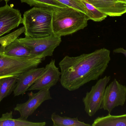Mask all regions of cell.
Returning a JSON list of instances; mask_svg holds the SVG:
<instances>
[{
	"instance_id": "603a6c76",
	"label": "cell",
	"mask_w": 126,
	"mask_h": 126,
	"mask_svg": "<svg viewBox=\"0 0 126 126\" xmlns=\"http://www.w3.org/2000/svg\"><path fill=\"white\" fill-rule=\"evenodd\" d=\"M118 0L126 4V0Z\"/></svg>"
},
{
	"instance_id": "7c38bea8",
	"label": "cell",
	"mask_w": 126,
	"mask_h": 126,
	"mask_svg": "<svg viewBox=\"0 0 126 126\" xmlns=\"http://www.w3.org/2000/svg\"><path fill=\"white\" fill-rule=\"evenodd\" d=\"M107 16H120L126 13V4L118 0H85Z\"/></svg>"
},
{
	"instance_id": "9a60e30c",
	"label": "cell",
	"mask_w": 126,
	"mask_h": 126,
	"mask_svg": "<svg viewBox=\"0 0 126 126\" xmlns=\"http://www.w3.org/2000/svg\"><path fill=\"white\" fill-rule=\"evenodd\" d=\"M92 126H126V114L98 117L94 121Z\"/></svg>"
},
{
	"instance_id": "9c48e42d",
	"label": "cell",
	"mask_w": 126,
	"mask_h": 126,
	"mask_svg": "<svg viewBox=\"0 0 126 126\" xmlns=\"http://www.w3.org/2000/svg\"><path fill=\"white\" fill-rule=\"evenodd\" d=\"M55 60L52 59L46 65L45 70L36 82L28 89V91L49 89L60 81L61 72L55 65Z\"/></svg>"
},
{
	"instance_id": "6da1fadb",
	"label": "cell",
	"mask_w": 126,
	"mask_h": 126,
	"mask_svg": "<svg viewBox=\"0 0 126 126\" xmlns=\"http://www.w3.org/2000/svg\"><path fill=\"white\" fill-rule=\"evenodd\" d=\"M110 55V51L103 48L76 57L66 55L59 63L61 86L68 91H73L97 80L108 67Z\"/></svg>"
},
{
	"instance_id": "e0dca14e",
	"label": "cell",
	"mask_w": 126,
	"mask_h": 126,
	"mask_svg": "<svg viewBox=\"0 0 126 126\" xmlns=\"http://www.w3.org/2000/svg\"><path fill=\"white\" fill-rule=\"evenodd\" d=\"M17 80L18 77L0 78V103L14 91Z\"/></svg>"
},
{
	"instance_id": "5bb4252c",
	"label": "cell",
	"mask_w": 126,
	"mask_h": 126,
	"mask_svg": "<svg viewBox=\"0 0 126 126\" xmlns=\"http://www.w3.org/2000/svg\"><path fill=\"white\" fill-rule=\"evenodd\" d=\"M2 52L7 55L15 57H35L32 54L29 49L18 41V38L6 47Z\"/></svg>"
},
{
	"instance_id": "30bf717a",
	"label": "cell",
	"mask_w": 126,
	"mask_h": 126,
	"mask_svg": "<svg viewBox=\"0 0 126 126\" xmlns=\"http://www.w3.org/2000/svg\"><path fill=\"white\" fill-rule=\"evenodd\" d=\"M20 10L6 4L0 7V37L22 23Z\"/></svg>"
},
{
	"instance_id": "d6986e66",
	"label": "cell",
	"mask_w": 126,
	"mask_h": 126,
	"mask_svg": "<svg viewBox=\"0 0 126 126\" xmlns=\"http://www.w3.org/2000/svg\"><path fill=\"white\" fill-rule=\"evenodd\" d=\"M83 2L86 9V15L89 20L98 22L102 21L107 17L106 15L101 12L92 4L85 0H83Z\"/></svg>"
},
{
	"instance_id": "277c9868",
	"label": "cell",
	"mask_w": 126,
	"mask_h": 126,
	"mask_svg": "<svg viewBox=\"0 0 126 126\" xmlns=\"http://www.w3.org/2000/svg\"><path fill=\"white\" fill-rule=\"evenodd\" d=\"M45 58L43 56L15 57L0 52V78L18 77L30 69L37 67Z\"/></svg>"
},
{
	"instance_id": "3957f363",
	"label": "cell",
	"mask_w": 126,
	"mask_h": 126,
	"mask_svg": "<svg viewBox=\"0 0 126 126\" xmlns=\"http://www.w3.org/2000/svg\"><path fill=\"white\" fill-rule=\"evenodd\" d=\"M52 9L34 7L24 12L22 24L25 36L39 38L53 34Z\"/></svg>"
},
{
	"instance_id": "8992f818",
	"label": "cell",
	"mask_w": 126,
	"mask_h": 126,
	"mask_svg": "<svg viewBox=\"0 0 126 126\" xmlns=\"http://www.w3.org/2000/svg\"><path fill=\"white\" fill-rule=\"evenodd\" d=\"M110 79V76H106L100 79L83 98L84 110L90 117L94 116L100 109L104 90Z\"/></svg>"
},
{
	"instance_id": "8fae6325",
	"label": "cell",
	"mask_w": 126,
	"mask_h": 126,
	"mask_svg": "<svg viewBox=\"0 0 126 126\" xmlns=\"http://www.w3.org/2000/svg\"><path fill=\"white\" fill-rule=\"evenodd\" d=\"M45 70V67L30 69L18 77L16 86L13 91L15 96L23 95L25 94L38 79Z\"/></svg>"
},
{
	"instance_id": "4fadbf2b",
	"label": "cell",
	"mask_w": 126,
	"mask_h": 126,
	"mask_svg": "<svg viewBox=\"0 0 126 126\" xmlns=\"http://www.w3.org/2000/svg\"><path fill=\"white\" fill-rule=\"evenodd\" d=\"M12 113V111H10L2 115L0 118V126H45L46 125L45 122L34 123L20 118L14 119Z\"/></svg>"
},
{
	"instance_id": "ba28073f",
	"label": "cell",
	"mask_w": 126,
	"mask_h": 126,
	"mask_svg": "<svg viewBox=\"0 0 126 126\" xmlns=\"http://www.w3.org/2000/svg\"><path fill=\"white\" fill-rule=\"evenodd\" d=\"M28 95L29 99L26 102L17 104L14 109L20 113V118L24 120H27L44 101L52 99L49 89L39 90L36 93L32 91Z\"/></svg>"
},
{
	"instance_id": "7402d4cb",
	"label": "cell",
	"mask_w": 126,
	"mask_h": 126,
	"mask_svg": "<svg viewBox=\"0 0 126 126\" xmlns=\"http://www.w3.org/2000/svg\"><path fill=\"white\" fill-rule=\"evenodd\" d=\"M113 53L115 54L120 53V54H123L124 55L126 56V49L121 48V47L117 48V49H115L114 50Z\"/></svg>"
},
{
	"instance_id": "2e32d148",
	"label": "cell",
	"mask_w": 126,
	"mask_h": 126,
	"mask_svg": "<svg viewBox=\"0 0 126 126\" xmlns=\"http://www.w3.org/2000/svg\"><path fill=\"white\" fill-rule=\"evenodd\" d=\"M51 119L53 123V126H90L89 124L81 122L78 117L71 118L61 117L56 112H53L51 115Z\"/></svg>"
},
{
	"instance_id": "52a82bcc",
	"label": "cell",
	"mask_w": 126,
	"mask_h": 126,
	"mask_svg": "<svg viewBox=\"0 0 126 126\" xmlns=\"http://www.w3.org/2000/svg\"><path fill=\"white\" fill-rule=\"evenodd\" d=\"M126 101V87L115 79L104 90L100 109L109 114L117 107L124 106Z\"/></svg>"
},
{
	"instance_id": "5b68a950",
	"label": "cell",
	"mask_w": 126,
	"mask_h": 126,
	"mask_svg": "<svg viewBox=\"0 0 126 126\" xmlns=\"http://www.w3.org/2000/svg\"><path fill=\"white\" fill-rule=\"evenodd\" d=\"M18 41L30 50L35 56H52L55 50L62 41L61 37L52 34L44 37L35 38L28 36L18 38Z\"/></svg>"
},
{
	"instance_id": "44dd1931",
	"label": "cell",
	"mask_w": 126,
	"mask_h": 126,
	"mask_svg": "<svg viewBox=\"0 0 126 126\" xmlns=\"http://www.w3.org/2000/svg\"><path fill=\"white\" fill-rule=\"evenodd\" d=\"M66 6L72 7L78 10L85 14L87 10L83 2V0H55Z\"/></svg>"
},
{
	"instance_id": "ac0fdd59",
	"label": "cell",
	"mask_w": 126,
	"mask_h": 126,
	"mask_svg": "<svg viewBox=\"0 0 126 126\" xmlns=\"http://www.w3.org/2000/svg\"><path fill=\"white\" fill-rule=\"evenodd\" d=\"M22 3H25L31 6L45 7L53 9L57 7H66L55 0H20Z\"/></svg>"
},
{
	"instance_id": "7a4b0ae2",
	"label": "cell",
	"mask_w": 126,
	"mask_h": 126,
	"mask_svg": "<svg viewBox=\"0 0 126 126\" xmlns=\"http://www.w3.org/2000/svg\"><path fill=\"white\" fill-rule=\"evenodd\" d=\"M89 20L86 14L72 7L54 8L52 33L61 37L71 35L85 28Z\"/></svg>"
},
{
	"instance_id": "cb8c5ba5",
	"label": "cell",
	"mask_w": 126,
	"mask_h": 126,
	"mask_svg": "<svg viewBox=\"0 0 126 126\" xmlns=\"http://www.w3.org/2000/svg\"><path fill=\"white\" fill-rule=\"evenodd\" d=\"M3 0L4 1H6V3H7V2H8V1H9L10 0Z\"/></svg>"
},
{
	"instance_id": "ffe728a7",
	"label": "cell",
	"mask_w": 126,
	"mask_h": 126,
	"mask_svg": "<svg viewBox=\"0 0 126 126\" xmlns=\"http://www.w3.org/2000/svg\"><path fill=\"white\" fill-rule=\"evenodd\" d=\"M25 30V27H22L11 34L0 37V52H2L6 47L17 38L19 36L24 32Z\"/></svg>"
}]
</instances>
